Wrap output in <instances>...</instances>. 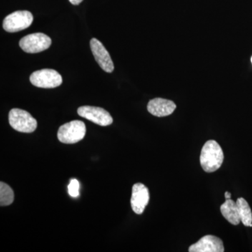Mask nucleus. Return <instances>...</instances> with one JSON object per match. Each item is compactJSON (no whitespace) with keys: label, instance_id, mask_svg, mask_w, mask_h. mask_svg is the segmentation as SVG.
I'll return each instance as SVG.
<instances>
[{"label":"nucleus","instance_id":"nucleus-1","mask_svg":"<svg viewBox=\"0 0 252 252\" xmlns=\"http://www.w3.org/2000/svg\"><path fill=\"white\" fill-rule=\"evenodd\" d=\"M223 152L216 141L209 140L204 144L200 154V164L204 171L214 172L218 170L223 161Z\"/></svg>","mask_w":252,"mask_h":252},{"label":"nucleus","instance_id":"nucleus-2","mask_svg":"<svg viewBox=\"0 0 252 252\" xmlns=\"http://www.w3.org/2000/svg\"><path fill=\"white\" fill-rule=\"evenodd\" d=\"M86 125L81 121H72L61 126L58 131V139L64 144H74L85 137Z\"/></svg>","mask_w":252,"mask_h":252},{"label":"nucleus","instance_id":"nucleus-3","mask_svg":"<svg viewBox=\"0 0 252 252\" xmlns=\"http://www.w3.org/2000/svg\"><path fill=\"white\" fill-rule=\"evenodd\" d=\"M10 126L21 132L31 133L37 127V122L29 112L23 109L14 108L9 114Z\"/></svg>","mask_w":252,"mask_h":252},{"label":"nucleus","instance_id":"nucleus-4","mask_svg":"<svg viewBox=\"0 0 252 252\" xmlns=\"http://www.w3.org/2000/svg\"><path fill=\"white\" fill-rule=\"evenodd\" d=\"M30 80L32 85L42 89H54L61 86L63 78L57 71L43 69L31 74Z\"/></svg>","mask_w":252,"mask_h":252},{"label":"nucleus","instance_id":"nucleus-5","mask_svg":"<svg viewBox=\"0 0 252 252\" xmlns=\"http://www.w3.org/2000/svg\"><path fill=\"white\" fill-rule=\"evenodd\" d=\"M51 39L43 33L28 34L19 41L20 47L28 54H36L49 49L51 45Z\"/></svg>","mask_w":252,"mask_h":252},{"label":"nucleus","instance_id":"nucleus-6","mask_svg":"<svg viewBox=\"0 0 252 252\" xmlns=\"http://www.w3.org/2000/svg\"><path fill=\"white\" fill-rule=\"evenodd\" d=\"M33 16L28 11H17L6 16L3 21V28L8 32H17L31 26Z\"/></svg>","mask_w":252,"mask_h":252},{"label":"nucleus","instance_id":"nucleus-7","mask_svg":"<svg viewBox=\"0 0 252 252\" xmlns=\"http://www.w3.org/2000/svg\"><path fill=\"white\" fill-rule=\"evenodd\" d=\"M77 113L80 117L99 126H107L113 123L110 114L101 107L82 106L78 109Z\"/></svg>","mask_w":252,"mask_h":252},{"label":"nucleus","instance_id":"nucleus-8","mask_svg":"<svg viewBox=\"0 0 252 252\" xmlns=\"http://www.w3.org/2000/svg\"><path fill=\"white\" fill-rule=\"evenodd\" d=\"M90 46L94 59L100 67L106 72H112L114 69V63L103 44L95 38H93L90 41Z\"/></svg>","mask_w":252,"mask_h":252},{"label":"nucleus","instance_id":"nucleus-9","mask_svg":"<svg viewBox=\"0 0 252 252\" xmlns=\"http://www.w3.org/2000/svg\"><path fill=\"white\" fill-rule=\"evenodd\" d=\"M149 202V189L142 183H137L132 187L130 203L132 210L137 215H142Z\"/></svg>","mask_w":252,"mask_h":252},{"label":"nucleus","instance_id":"nucleus-10","mask_svg":"<svg viewBox=\"0 0 252 252\" xmlns=\"http://www.w3.org/2000/svg\"><path fill=\"white\" fill-rule=\"evenodd\" d=\"M190 252H223L224 248L222 240L218 237L208 235L203 237L189 249Z\"/></svg>","mask_w":252,"mask_h":252},{"label":"nucleus","instance_id":"nucleus-11","mask_svg":"<svg viewBox=\"0 0 252 252\" xmlns=\"http://www.w3.org/2000/svg\"><path fill=\"white\" fill-rule=\"evenodd\" d=\"M176 107L177 106L172 101L159 97L151 99L147 105L149 112L158 117L170 115L175 110Z\"/></svg>","mask_w":252,"mask_h":252},{"label":"nucleus","instance_id":"nucleus-12","mask_svg":"<svg viewBox=\"0 0 252 252\" xmlns=\"http://www.w3.org/2000/svg\"><path fill=\"white\" fill-rule=\"evenodd\" d=\"M220 209L222 215L231 224L237 225L241 221L238 205L234 200L226 199L225 203L222 204Z\"/></svg>","mask_w":252,"mask_h":252},{"label":"nucleus","instance_id":"nucleus-13","mask_svg":"<svg viewBox=\"0 0 252 252\" xmlns=\"http://www.w3.org/2000/svg\"><path fill=\"white\" fill-rule=\"evenodd\" d=\"M240 220L245 226L252 227V212L247 200L243 198L237 200Z\"/></svg>","mask_w":252,"mask_h":252},{"label":"nucleus","instance_id":"nucleus-14","mask_svg":"<svg viewBox=\"0 0 252 252\" xmlns=\"http://www.w3.org/2000/svg\"><path fill=\"white\" fill-rule=\"evenodd\" d=\"M14 200V193L9 185L1 182L0 183V205L1 207L8 206L13 203Z\"/></svg>","mask_w":252,"mask_h":252},{"label":"nucleus","instance_id":"nucleus-15","mask_svg":"<svg viewBox=\"0 0 252 252\" xmlns=\"http://www.w3.org/2000/svg\"><path fill=\"white\" fill-rule=\"evenodd\" d=\"M68 192L73 198H77L79 195V183L76 179H72L68 186Z\"/></svg>","mask_w":252,"mask_h":252},{"label":"nucleus","instance_id":"nucleus-16","mask_svg":"<svg viewBox=\"0 0 252 252\" xmlns=\"http://www.w3.org/2000/svg\"><path fill=\"white\" fill-rule=\"evenodd\" d=\"M70 1V3H72V4L74 5H79L82 2L83 0H69Z\"/></svg>","mask_w":252,"mask_h":252},{"label":"nucleus","instance_id":"nucleus-17","mask_svg":"<svg viewBox=\"0 0 252 252\" xmlns=\"http://www.w3.org/2000/svg\"><path fill=\"white\" fill-rule=\"evenodd\" d=\"M225 199H230L231 198V193H229V192H225Z\"/></svg>","mask_w":252,"mask_h":252},{"label":"nucleus","instance_id":"nucleus-18","mask_svg":"<svg viewBox=\"0 0 252 252\" xmlns=\"http://www.w3.org/2000/svg\"><path fill=\"white\" fill-rule=\"evenodd\" d=\"M251 61H252V59H251Z\"/></svg>","mask_w":252,"mask_h":252}]
</instances>
